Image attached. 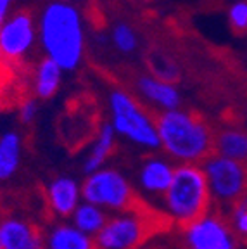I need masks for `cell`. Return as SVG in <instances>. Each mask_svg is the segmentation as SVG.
<instances>
[{
	"mask_svg": "<svg viewBox=\"0 0 247 249\" xmlns=\"http://www.w3.org/2000/svg\"><path fill=\"white\" fill-rule=\"evenodd\" d=\"M159 144L164 154L180 164H197L211 156L214 139L209 126L197 114L175 109L156 116Z\"/></svg>",
	"mask_w": 247,
	"mask_h": 249,
	"instance_id": "2",
	"label": "cell"
},
{
	"mask_svg": "<svg viewBox=\"0 0 247 249\" xmlns=\"http://www.w3.org/2000/svg\"><path fill=\"white\" fill-rule=\"evenodd\" d=\"M81 197L104 211L124 213L143 208L139 206L140 199L128 178L114 168H101L87 175L81 183Z\"/></svg>",
	"mask_w": 247,
	"mask_h": 249,
	"instance_id": "5",
	"label": "cell"
},
{
	"mask_svg": "<svg viewBox=\"0 0 247 249\" xmlns=\"http://www.w3.org/2000/svg\"><path fill=\"white\" fill-rule=\"evenodd\" d=\"M61 2H71V0H61Z\"/></svg>",
	"mask_w": 247,
	"mask_h": 249,
	"instance_id": "27",
	"label": "cell"
},
{
	"mask_svg": "<svg viewBox=\"0 0 247 249\" xmlns=\"http://www.w3.org/2000/svg\"><path fill=\"white\" fill-rule=\"evenodd\" d=\"M11 4H12V0H0V26L7 21L9 11H11Z\"/></svg>",
	"mask_w": 247,
	"mask_h": 249,
	"instance_id": "25",
	"label": "cell"
},
{
	"mask_svg": "<svg viewBox=\"0 0 247 249\" xmlns=\"http://www.w3.org/2000/svg\"><path fill=\"white\" fill-rule=\"evenodd\" d=\"M36 42V26L30 12L9 16L0 26V55L7 61H19L31 52Z\"/></svg>",
	"mask_w": 247,
	"mask_h": 249,
	"instance_id": "8",
	"label": "cell"
},
{
	"mask_svg": "<svg viewBox=\"0 0 247 249\" xmlns=\"http://www.w3.org/2000/svg\"><path fill=\"white\" fill-rule=\"evenodd\" d=\"M23 140L16 130H7L0 135V182L12 178L21 164Z\"/></svg>",
	"mask_w": 247,
	"mask_h": 249,
	"instance_id": "16",
	"label": "cell"
},
{
	"mask_svg": "<svg viewBox=\"0 0 247 249\" xmlns=\"http://www.w3.org/2000/svg\"><path fill=\"white\" fill-rule=\"evenodd\" d=\"M228 23L233 30L246 31L247 30V0H235L228 7Z\"/></svg>",
	"mask_w": 247,
	"mask_h": 249,
	"instance_id": "22",
	"label": "cell"
},
{
	"mask_svg": "<svg viewBox=\"0 0 247 249\" xmlns=\"http://www.w3.org/2000/svg\"><path fill=\"white\" fill-rule=\"evenodd\" d=\"M149 66H151V74L161 78L164 82L175 83L180 78V70L176 62L164 54H154L149 57Z\"/></svg>",
	"mask_w": 247,
	"mask_h": 249,
	"instance_id": "21",
	"label": "cell"
},
{
	"mask_svg": "<svg viewBox=\"0 0 247 249\" xmlns=\"http://www.w3.org/2000/svg\"><path fill=\"white\" fill-rule=\"evenodd\" d=\"M139 2H151V0H139Z\"/></svg>",
	"mask_w": 247,
	"mask_h": 249,
	"instance_id": "26",
	"label": "cell"
},
{
	"mask_svg": "<svg viewBox=\"0 0 247 249\" xmlns=\"http://www.w3.org/2000/svg\"><path fill=\"white\" fill-rule=\"evenodd\" d=\"M36 114H38V102L36 99H24L19 106V120L21 123H31L35 121Z\"/></svg>",
	"mask_w": 247,
	"mask_h": 249,
	"instance_id": "23",
	"label": "cell"
},
{
	"mask_svg": "<svg viewBox=\"0 0 247 249\" xmlns=\"http://www.w3.org/2000/svg\"><path fill=\"white\" fill-rule=\"evenodd\" d=\"M211 197L220 201H233L246 189L247 175L242 163L228 160L220 154H211L202 161Z\"/></svg>",
	"mask_w": 247,
	"mask_h": 249,
	"instance_id": "7",
	"label": "cell"
},
{
	"mask_svg": "<svg viewBox=\"0 0 247 249\" xmlns=\"http://www.w3.org/2000/svg\"><path fill=\"white\" fill-rule=\"evenodd\" d=\"M211 201L208 180L199 164H178L162 204L171 220L183 229L206 216Z\"/></svg>",
	"mask_w": 247,
	"mask_h": 249,
	"instance_id": "3",
	"label": "cell"
},
{
	"mask_svg": "<svg viewBox=\"0 0 247 249\" xmlns=\"http://www.w3.org/2000/svg\"><path fill=\"white\" fill-rule=\"evenodd\" d=\"M116 132L111 126L109 121L102 123L95 132V139H93L92 145H90V151L85 158V164H83V170H85V175L90 173H95L101 168H104L106 161L111 158L112 151H114V145H116Z\"/></svg>",
	"mask_w": 247,
	"mask_h": 249,
	"instance_id": "14",
	"label": "cell"
},
{
	"mask_svg": "<svg viewBox=\"0 0 247 249\" xmlns=\"http://www.w3.org/2000/svg\"><path fill=\"white\" fill-rule=\"evenodd\" d=\"M135 87L137 92L140 93V97L145 99L154 107L161 109V113L162 111H175V109H180V106H182V93L176 89V85L164 82V80L151 73L140 74L137 78Z\"/></svg>",
	"mask_w": 247,
	"mask_h": 249,
	"instance_id": "11",
	"label": "cell"
},
{
	"mask_svg": "<svg viewBox=\"0 0 247 249\" xmlns=\"http://www.w3.org/2000/svg\"><path fill=\"white\" fill-rule=\"evenodd\" d=\"M62 73L59 64L52 59L43 57L35 68V78H33V90L35 95L42 101H49L59 92L62 82Z\"/></svg>",
	"mask_w": 247,
	"mask_h": 249,
	"instance_id": "17",
	"label": "cell"
},
{
	"mask_svg": "<svg viewBox=\"0 0 247 249\" xmlns=\"http://www.w3.org/2000/svg\"><path fill=\"white\" fill-rule=\"evenodd\" d=\"M47 249H95L93 237L78 230L73 223H59L52 227L45 239Z\"/></svg>",
	"mask_w": 247,
	"mask_h": 249,
	"instance_id": "15",
	"label": "cell"
},
{
	"mask_svg": "<svg viewBox=\"0 0 247 249\" xmlns=\"http://www.w3.org/2000/svg\"><path fill=\"white\" fill-rule=\"evenodd\" d=\"M45 239L36 225L9 216L0 222V249H43Z\"/></svg>",
	"mask_w": 247,
	"mask_h": 249,
	"instance_id": "10",
	"label": "cell"
},
{
	"mask_svg": "<svg viewBox=\"0 0 247 249\" xmlns=\"http://www.w3.org/2000/svg\"><path fill=\"white\" fill-rule=\"evenodd\" d=\"M151 235V211L145 208L118 213L93 237L95 249H135Z\"/></svg>",
	"mask_w": 247,
	"mask_h": 249,
	"instance_id": "6",
	"label": "cell"
},
{
	"mask_svg": "<svg viewBox=\"0 0 247 249\" xmlns=\"http://www.w3.org/2000/svg\"><path fill=\"white\" fill-rule=\"evenodd\" d=\"M109 123L118 137L133 145L156 151L161 147L156 116L145 106L123 89H112L107 95Z\"/></svg>",
	"mask_w": 247,
	"mask_h": 249,
	"instance_id": "4",
	"label": "cell"
},
{
	"mask_svg": "<svg viewBox=\"0 0 247 249\" xmlns=\"http://www.w3.org/2000/svg\"><path fill=\"white\" fill-rule=\"evenodd\" d=\"M233 218H235V227L240 233L247 235V201H242L237 206L235 213H233Z\"/></svg>",
	"mask_w": 247,
	"mask_h": 249,
	"instance_id": "24",
	"label": "cell"
},
{
	"mask_svg": "<svg viewBox=\"0 0 247 249\" xmlns=\"http://www.w3.org/2000/svg\"><path fill=\"white\" fill-rule=\"evenodd\" d=\"M216 154L233 161L247 160V133L237 128H227L214 139Z\"/></svg>",
	"mask_w": 247,
	"mask_h": 249,
	"instance_id": "19",
	"label": "cell"
},
{
	"mask_svg": "<svg viewBox=\"0 0 247 249\" xmlns=\"http://www.w3.org/2000/svg\"><path fill=\"white\" fill-rule=\"evenodd\" d=\"M111 43L114 45L120 54L123 55H130L139 49V35H137V31L133 30V26L124 21H120L112 26L111 30Z\"/></svg>",
	"mask_w": 247,
	"mask_h": 249,
	"instance_id": "20",
	"label": "cell"
},
{
	"mask_svg": "<svg viewBox=\"0 0 247 249\" xmlns=\"http://www.w3.org/2000/svg\"><path fill=\"white\" fill-rule=\"evenodd\" d=\"M109 216L107 211H104L102 208L93 206L90 202H81L80 206L76 208V211L71 216V222L76 227L78 230H81L83 233L95 237L97 233L104 229V225L107 223Z\"/></svg>",
	"mask_w": 247,
	"mask_h": 249,
	"instance_id": "18",
	"label": "cell"
},
{
	"mask_svg": "<svg viewBox=\"0 0 247 249\" xmlns=\"http://www.w3.org/2000/svg\"><path fill=\"white\" fill-rule=\"evenodd\" d=\"M175 164L166 158L151 156L139 170V185L149 196H164L175 175Z\"/></svg>",
	"mask_w": 247,
	"mask_h": 249,
	"instance_id": "13",
	"label": "cell"
},
{
	"mask_svg": "<svg viewBox=\"0 0 247 249\" xmlns=\"http://www.w3.org/2000/svg\"><path fill=\"white\" fill-rule=\"evenodd\" d=\"M185 239L190 249H235L230 230L221 220L211 214L185 227Z\"/></svg>",
	"mask_w": 247,
	"mask_h": 249,
	"instance_id": "9",
	"label": "cell"
},
{
	"mask_svg": "<svg viewBox=\"0 0 247 249\" xmlns=\"http://www.w3.org/2000/svg\"><path fill=\"white\" fill-rule=\"evenodd\" d=\"M38 36L45 57L62 71H74L85 55V24L81 12L71 2L54 0L40 16Z\"/></svg>",
	"mask_w": 247,
	"mask_h": 249,
	"instance_id": "1",
	"label": "cell"
},
{
	"mask_svg": "<svg viewBox=\"0 0 247 249\" xmlns=\"http://www.w3.org/2000/svg\"><path fill=\"white\" fill-rule=\"evenodd\" d=\"M47 204L59 218L73 216L81 204V185L71 177H57L47 185Z\"/></svg>",
	"mask_w": 247,
	"mask_h": 249,
	"instance_id": "12",
	"label": "cell"
}]
</instances>
